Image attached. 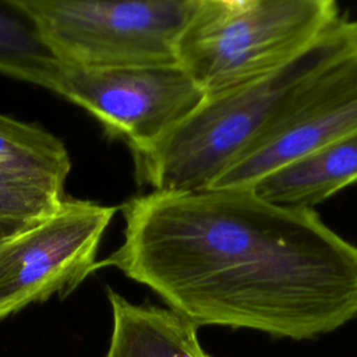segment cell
<instances>
[{
  "label": "cell",
  "mask_w": 357,
  "mask_h": 357,
  "mask_svg": "<svg viewBox=\"0 0 357 357\" xmlns=\"http://www.w3.org/2000/svg\"><path fill=\"white\" fill-rule=\"evenodd\" d=\"M113 266L198 328H247L311 339L357 315V247L314 209L254 188L142 194L120 206Z\"/></svg>",
  "instance_id": "cell-1"
},
{
  "label": "cell",
  "mask_w": 357,
  "mask_h": 357,
  "mask_svg": "<svg viewBox=\"0 0 357 357\" xmlns=\"http://www.w3.org/2000/svg\"><path fill=\"white\" fill-rule=\"evenodd\" d=\"M357 50V20L342 18L308 50L272 75L205 95L158 144L134 156L135 176L155 192L209 188L261 135L278 109L304 81Z\"/></svg>",
  "instance_id": "cell-2"
},
{
  "label": "cell",
  "mask_w": 357,
  "mask_h": 357,
  "mask_svg": "<svg viewBox=\"0 0 357 357\" xmlns=\"http://www.w3.org/2000/svg\"><path fill=\"white\" fill-rule=\"evenodd\" d=\"M343 17L332 0H197L177 63L212 95L282 70Z\"/></svg>",
  "instance_id": "cell-3"
},
{
  "label": "cell",
  "mask_w": 357,
  "mask_h": 357,
  "mask_svg": "<svg viewBox=\"0 0 357 357\" xmlns=\"http://www.w3.org/2000/svg\"><path fill=\"white\" fill-rule=\"evenodd\" d=\"M73 68L177 63L197 0H3Z\"/></svg>",
  "instance_id": "cell-4"
},
{
  "label": "cell",
  "mask_w": 357,
  "mask_h": 357,
  "mask_svg": "<svg viewBox=\"0 0 357 357\" xmlns=\"http://www.w3.org/2000/svg\"><path fill=\"white\" fill-rule=\"evenodd\" d=\"M117 208L64 198L49 216L0 241V319L57 294L96 271L103 234Z\"/></svg>",
  "instance_id": "cell-5"
},
{
  "label": "cell",
  "mask_w": 357,
  "mask_h": 357,
  "mask_svg": "<svg viewBox=\"0 0 357 357\" xmlns=\"http://www.w3.org/2000/svg\"><path fill=\"white\" fill-rule=\"evenodd\" d=\"M54 92L93 116L132 158L149 151L205 98L178 63L91 70L63 66Z\"/></svg>",
  "instance_id": "cell-6"
},
{
  "label": "cell",
  "mask_w": 357,
  "mask_h": 357,
  "mask_svg": "<svg viewBox=\"0 0 357 357\" xmlns=\"http://www.w3.org/2000/svg\"><path fill=\"white\" fill-rule=\"evenodd\" d=\"M357 130V50L304 81L209 188H251L269 173Z\"/></svg>",
  "instance_id": "cell-7"
},
{
  "label": "cell",
  "mask_w": 357,
  "mask_h": 357,
  "mask_svg": "<svg viewBox=\"0 0 357 357\" xmlns=\"http://www.w3.org/2000/svg\"><path fill=\"white\" fill-rule=\"evenodd\" d=\"M357 183V130L261 178L254 188L278 205L314 209Z\"/></svg>",
  "instance_id": "cell-8"
},
{
  "label": "cell",
  "mask_w": 357,
  "mask_h": 357,
  "mask_svg": "<svg viewBox=\"0 0 357 357\" xmlns=\"http://www.w3.org/2000/svg\"><path fill=\"white\" fill-rule=\"evenodd\" d=\"M112 335L106 357H209L198 326L172 308L134 304L107 289Z\"/></svg>",
  "instance_id": "cell-9"
},
{
  "label": "cell",
  "mask_w": 357,
  "mask_h": 357,
  "mask_svg": "<svg viewBox=\"0 0 357 357\" xmlns=\"http://www.w3.org/2000/svg\"><path fill=\"white\" fill-rule=\"evenodd\" d=\"M0 167L64 187L71 159L63 141L50 131L0 113Z\"/></svg>",
  "instance_id": "cell-10"
},
{
  "label": "cell",
  "mask_w": 357,
  "mask_h": 357,
  "mask_svg": "<svg viewBox=\"0 0 357 357\" xmlns=\"http://www.w3.org/2000/svg\"><path fill=\"white\" fill-rule=\"evenodd\" d=\"M0 8V74L43 86L52 92L63 73L35 26L1 1Z\"/></svg>",
  "instance_id": "cell-11"
},
{
  "label": "cell",
  "mask_w": 357,
  "mask_h": 357,
  "mask_svg": "<svg viewBox=\"0 0 357 357\" xmlns=\"http://www.w3.org/2000/svg\"><path fill=\"white\" fill-rule=\"evenodd\" d=\"M64 198V187L0 167V220L43 219L53 213Z\"/></svg>",
  "instance_id": "cell-12"
},
{
  "label": "cell",
  "mask_w": 357,
  "mask_h": 357,
  "mask_svg": "<svg viewBox=\"0 0 357 357\" xmlns=\"http://www.w3.org/2000/svg\"><path fill=\"white\" fill-rule=\"evenodd\" d=\"M32 222H20V220H0V240H4L15 233H18L21 229L28 226Z\"/></svg>",
  "instance_id": "cell-13"
},
{
  "label": "cell",
  "mask_w": 357,
  "mask_h": 357,
  "mask_svg": "<svg viewBox=\"0 0 357 357\" xmlns=\"http://www.w3.org/2000/svg\"><path fill=\"white\" fill-rule=\"evenodd\" d=\"M0 241H1V240H0Z\"/></svg>",
  "instance_id": "cell-14"
}]
</instances>
